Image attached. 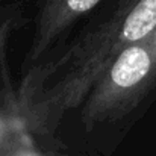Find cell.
I'll return each mask as SVG.
<instances>
[{
  "mask_svg": "<svg viewBox=\"0 0 156 156\" xmlns=\"http://www.w3.org/2000/svg\"><path fill=\"white\" fill-rule=\"evenodd\" d=\"M150 70V56L141 47H129L118 56L112 70L111 79L121 88L136 85Z\"/></svg>",
  "mask_w": 156,
  "mask_h": 156,
  "instance_id": "1",
  "label": "cell"
},
{
  "mask_svg": "<svg viewBox=\"0 0 156 156\" xmlns=\"http://www.w3.org/2000/svg\"><path fill=\"white\" fill-rule=\"evenodd\" d=\"M156 26V0H140L123 24V38L138 41Z\"/></svg>",
  "mask_w": 156,
  "mask_h": 156,
  "instance_id": "2",
  "label": "cell"
}]
</instances>
